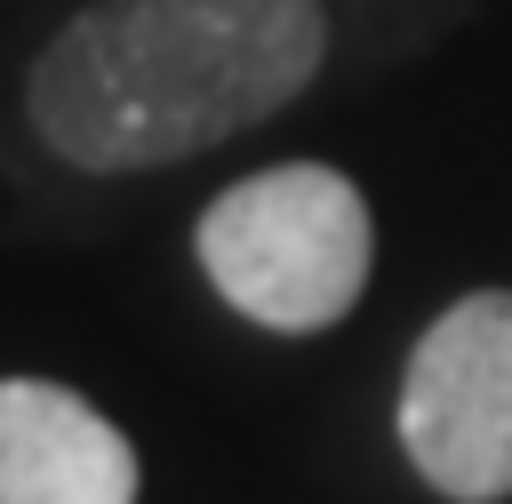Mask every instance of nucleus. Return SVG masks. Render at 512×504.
<instances>
[{
	"label": "nucleus",
	"instance_id": "nucleus-1",
	"mask_svg": "<svg viewBox=\"0 0 512 504\" xmlns=\"http://www.w3.org/2000/svg\"><path fill=\"white\" fill-rule=\"evenodd\" d=\"M328 64L320 0H96L24 80L56 160L128 176L272 120Z\"/></svg>",
	"mask_w": 512,
	"mask_h": 504
},
{
	"label": "nucleus",
	"instance_id": "nucleus-2",
	"mask_svg": "<svg viewBox=\"0 0 512 504\" xmlns=\"http://www.w3.org/2000/svg\"><path fill=\"white\" fill-rule=\"evenodd\" d=\"M192 256L240 320L272 336H320L360 304L376 264V224L344 168L280 160L224 184L200 208Z\"/></svg>",
	"mask_w": 512,
	"mask_h": 504
},
{
	"label": "nucleus",
	"instance_id": "nucleus-3",
	"mask_svg": "<svg viewBox=\"0 0 512 504\" xmlns=\"http://www.w3.org/2000/svg\"><path fill=\"white\" fill-rule=\"evenodd\" d=\"M400 448L448 504L512 496V288L456 296L408 352Z\"/></svg>",
	"mask_w": 512,
	"mask_h": 504
},
{
	"label": "nucleus",
	"instance_id": "nucleus-4",
	"mask_svg": "<svg viewBox=\"0 0 512 504\" xmlns=\"http://www.w3.org/2000/svg\"><path fill=\"white\" fill-rule=\"evenodd\" d=\"M128 432L56 376H0V504H136Z\"/></svg>",
	"mask_w": 512,
	"mask_h": 504
}]
</instances>
